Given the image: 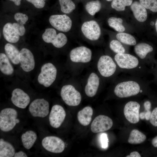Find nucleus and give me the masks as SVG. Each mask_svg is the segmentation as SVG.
I'll list each match as a JSON object with an SVG mask.
<instances>
[{"mask_svg":"<svg viewBox=\"0 0 157 157\" xmlns=\"http://www.w3.org/2000/svg\"><path fill=\"white\" fill-rule=\"evenodd\" d=\"M146 135L138 130L134 129L130 132L128 142L132 144H141L144 142L146 140Z\"/></svg>","mask_w":157,"mask_h":157,"instance_id":"bb28decb","label":"nucleus"},{"mask_svg":"<svg viewBox=\"0 0 157 157\" xmlns=\"http://www.w3.org/2000/svg\"><path fill=\"white\" fill-rule=\"evenodd\" d=\"M57 74V70L55 65L50 63H45L41 67L38 81L44 87H49L55 80Z\"/></svg>","mask_w":157,"mask_h":157,"instance_id":"20e7f679","label":"nucleus"},{"mask_svg":"<svg viewBox=\"0 0 157 157\" xmlns=\"http://www.w3.org/2000/svg\"><path fill=\"white\" fill-rule=\"evenodd\" d=\"M100 83V78L98 75L95 73H91L88 77L85 88L86 95L89 97L94 96L98 90Z\"/></svg>","mask_w":157,"mask_h":157,"instance_id":"6ab92c4d","label":"nucleus"},{"mask_svg":"<svg viewBox=\"0 0 157 157\" xmlns=\"http://www.w3.org/2000/svg\"><path fill=\"white\" fill-rule=\"evenodd\" d=\"M37 138L36 134L31 130L27 131L23 133L21 136L23 145L24 148L27 149H29L32 147Z\"/></svg>","mask_w":157,"mask_h":157,"instance_id":"393cba45","label":"nucleus"},{"mask_svg":"<svg viewBox=\"0 0 157 157\" xmlns=\"http://www.w3.org/2000/svg\"><path fill=\"white\" fill-rule=\"evenodd\" d=\"M49 21L53 27L60 31L68 32L72 27V20L66 14L52 15L49 17Z\"/></svg>","mask_w":157,"mask_h":157,"instance_id":"6e6552de","label":"nucleus"},{"mask_svg":"<svg viewBox=\"0 0 157 157\" xmlns=\"http://www.w3.org/2000/svg\"><path fill=\"white\" fill-rule=\"evenodd\" d=\"M155 26L156 32L157 33V19L156 20V22L155 24Z\"/></svg>","mask_w":157,"mask_h":157,"instance_id":"49530a36","label":"nucleus"},{"mask_svg":"<svg viewBox=\"0 0 157 157\" xmlns=\"http://www.w3.org/2000/svg\"><path fill=\"white\" fill-rule=\"evenodd\" d=\"M100 140L102 147L104 149L106 148L108 145V139L107 135L105 133L102 134L100 137Z\"/></svg>","mask_w":157,"mask_h":157,"instance_id":"58836bf2","label":"nucleus"},{"mask_svg":"<svg viewBox=\"0 0 157 157\" xmlns=\"http://www.w3.org/2000/svg\"><path fill=\"white\" fill-rule=\"evenodd\" d=\"M0 70L3 74L10 76L14 73V69L9 59L4 53L0 54Z\"/></svg>","mask_w":157,"mask_h":157,"instance_id":"b1692460","label":"nucleus"},{"mask_svg":"<svg viewBox=\"0 0 157 157\" xmlns=\"http://www.w3.org/2000/svg\"><path fill=\"white\" fill-rule=\"evenodd\" d=\"M150 122L154 126H157V107L155 108L151 113Z\"/></svg>","mask_w":157,"mask_h":157,"instance_id":"4c0bfd02","label":"nucleus"},{"mask_svg":"<svg viewBox=\"0 0 157 157\" xmlns=\"http://www.w3.org/2000/svg\"><path fill=\"white\" fill-rule=\"evenodd\" d=\"M13 2L17 6H19L20 5L21 0H9Z\"/></svg>","mask_w":157,"mask_h":157,"instance_id":"a18cd8bd","label":"nucleus"},{"mask_svg":"<svg viewBox=\"0 0 157 157\" xmlns=\"http://www.w3.org/2000/svg\"><path fill=\"white\" fill-rule=\"evenodd\" d=\"M139 2L146 8L153 12H157V0H139Z\"/></svg>","mask_w":157,"mask_h":157,"instance_id":"72a5a7b5","label":"nucleus"},{"mask_svg":"<svg viewBox=\"0 0 157 157\" xmlns=\"http://www.w3.org/2000/svg\"><path fill=\"white\" fill-rule=\"evenodd\" d=\"M101 4L99 0H94L88 2L85 4V8L86 11L90 15H94L100 11Z\"/></svg>","mask_w":157,"mask_h":157,"instance_id":"cd10ccee","label":"nucleus"},{"mask_svg":"<svg viewBox=\"0 0 157 157\" xmlns=\"http://www.w3.org/2000/svg\"><path fill=\"white\" fill-rule=\"evenodd\" d=\"M3 33L4 39L10 43H16L19 39V35L13 28V24L8 22L3 26Z\"/></svg>","mask_w":157,"mask_h":157,"instance_id":"412c9836","label":"nucleus"},{"mask_svg":"<svg viewBox=\"0 0 157 157\" xmlns=\"http://www.w3.org/2000/svg\"><path fill=\"white\" fill-rule=\"evenodd\" d=\"M148 86V82L144 78L130 75L121 76L115 80L113 92L118 98H128L144 93Z\"/></svg>","mask_w":157,"mask_h":157,"instance_id":"f257e3e1","label":"nucleus"},{"mask_svg":"<svg viewBox=\"0 0 157 157\" xmlns=\"http://www.w3.org/2000/svg\"><path fill=\"white\" fill-rule=\"evenodd\" d=\"M42 38L45 42L51 43L57 48L63 47L67 41V38L64 34L60 33L57 34L55 29L51 28L45 29L42 35Z\"/></svg>","mask_w":157,"mask_h":157,"instance_id":"0eeeda50","label":"nucleus"},{"mask_svg":"<svg viewBox=\"0 0 157 157\" xmlns=\"http://www.w3.org/2000/svg\"><path fill=\"white\" fill-rule=\"evenodd\" d=\"M113 124V120L110 117L105 115H99L92 122L91 130L94 133L103 132L110 129Z\"/></svg>","mask_w":157,"mask_h":157,"instance_id":"ddd939ff","label":"nucleus"},{"mask_svg":"<svg viewBox=\"0 0 157 157\" xmlns=\"http://www.w3.org/2000/svg\"><path fill=\"white\" fill-rule=\"evenodd\" d=\"M13 28L20 36H23L25 34L26 30L24 25L18 23H14L13 24Z\"/></svg>","mask_w":157,"mask_h":157,"instance_id":"c9c22d12","label":"nucleus"},{"mask_svg":"<svg viewBox=\"0 0 157 157\" xmlns=\"http://www.w3.org/2000/svg\"><path fill=\"white\" fill-rule=\"evenodd\" d=\"M15 150L13 145L2 138L0 139V157H14Z\"/></svg>","mask_w":157,"mask_h":157,"instance_id":"a878e982","label":"nucleus"},{"mask_svg":"<svg viewBox=\"0 0 157 157\" xmlns=\"http://www.w3.org/2000/svg\"><path fill=\"white\" fill-rule=\"evenodd\" d=\"M97 68L101 75L105 78L115 76L121 72L114 59L107 55L100 57L97 62Z\"/></svg>","mask_w":157,"mask_h":157,"instance_id":"7ed1b4c3","label":"nucleus"},{"mask_svg":"<svg viewBox=\"0 0 157 157\" xmlns=\"http://www.w3.org/2000/svg\"><path fill=\"white\" fill-rule=\"evenodd\" d=\"M151 143L154 147H157V136L152 139Z\"/></svg>","mask_w":157,"mask_h":157,"instance_id":"c03bdc74","label":"nucleus"},{"mask_svg":"<svg viewBox=\"0 0 157 157\" xmlns=\"http://www.w3.org/2000/svg\"><path fill=\"white\" fill-rule=\"evenodd\" d=\"M49 102L43 98L37 99L30 104L28 110L33 117L44 118L47 116L49 112Z\"/></svg>","mask_w":157,"mask_h":157,"instance_id":"1a4fd4ad","label":"nucleus"},{"mask_svg":"<svg viewBox=\"0 0 157 157\" xmlns=\"http://www.w3.org/2000/svg\"><path fill=\"white\" fill-rule=\"evenodd\" d=\"M134 50L138 57L146 65L152 63L148 57L154 50L151 45L146 43H140L135 45Z\"/></svg>","mask_w":157,"mask_h":157,"instance_id":"a211bd4d","label":"nucleus"},{"mask_svg":"<svg viewBox=\"0 0 157 157\" xmlns=\"http://www.w3.org/2000/svg\"><path fill=\"white\" fill-rule=\"evenodd\" d=\"M66 113L61 105L56 104L52 107L49 116L50 124L53 127H59L65 120Z\"/></svg>","mask_w":157,"mask_h":157,"instance_id":"dca6fc26","label":"nucleus"},{"mask_svg":"<svg viewBox=\"0 0 157 157\" xmlns=\"http://www.w3.org/2000/svg\"><path fill=\"white\" fill-rule=\"evenodd\" d=\"M61 11L66 14L72 12L76 6L72 0H58Z\"/></svg>","mask_w":157,"mask_h":157,"instance_id":"c756f323","label":"nucleus"},{"mask_svg":"<svg viewBox=\"0 0 157 157\" xmlns=\"http://www.w3.org/2000/svg\"><path fill=\"white\" fill-rule=\"evenodd\" d=\"M44 0V1H45V0Z\"/></svg>","mask_w":157,"mask_h":157,"instance_id":"8fccbe9b","label":"nucleus"},{"mask_svg":"<svg viewBox=\"0 0 157 157\" xmlns=\"http://www.w3.org/2000/svg\"><path fill=\"white\" fill-rule=\"evenodd\" d=\"M4 50L6 55L13 64L17 65L19 63L20 51L16 47L11 44L7 43L5 45Z\"/></svg>","mask_w":157,"mask_h":157,"instance_id":"5701e85b","label":"nucleus"},{"mask_svg":"<svg viewBox=\"0 0 157 157\" xmlns=\"http://www.w3.org/2000/svg\"><path fill=\"white\" fill-rule=\"evenodd\" d=\"M123 21L121 18L111 17L108 19V23L110 26L116 31L122 32L125 30V28L122 24Z\"/></svg>","mask_w":157,"mask_h":157,"instance_id":"7c9ffc66","label":"nucleus"},{"mask_svg":"<svg viewBox=\"0 0 157 157\" xmlns=\"http://www.w3.org/2000/svg\"><path fill=\"white\" fill-rule=\"evenodd\" d=\"M131 8L135 18L141 22L145 21L147 18V12L146 8L141 3L135 1L131 5Z\"/></svg>","mask_w":157,"mask_h":157,"instance_id":"aec40b11","label":"nucleus"},{"mask_svg":"<svg viewBox=\"0 0 157 157\" xmlns=\"http://www.w3.org/2000/svg\"><path fill=\"white\" fill-rule=\"evenodd\" d=\"M71 61L74 63H87L92 58V52L88 48L81 46L72 49L69 53Z\"/></svg>","mask_w":157,"mask_h":157,"instance_id":"f8f14e48","label":"nucleus"},{"mask_svg":"<svg viewBox=\"0 0 157 157\" xmlns=\"http://www.w3.org/2000/svg\"><path fill=\"white\" fill-rule=\"evenodd\" d=\"M17 111L12 108L2 109L0 113V129L4 132L12 130L17 124Z\"/></svg>","mask_w":157,"mask_h":157,"instance_id":"39448f33","label":"nucleus"},{"mask_svg":"<svg viewBox=\"0 0 157 157\" xmlns=\"http://www.w3.org/2000/svg\"><path fill=\"white\" fill-rule=\"evenodd\" d=\"M111 50L116 54L125 53L126 50L122 43L118 40H112L109 44Z\"/></svg>","mask_w":157,"mask_h":157,"instance_id":"473e14b6","label":"nucleus"},{"mask_svg":"<svg viewBox=\"0 0 157 157\" xmlns=\"http://www.w3.org/2000/svg\"><path fill=\"white\" fill-rule=\"evenodd\" d=\"M19 59L20 67L24 71L29 72L34 68L35 63L34 56L29 49L22 48L19 52Z\"/></svg>","mask_w":157,"mask_h":157,"instance_id":"2eb2a0df","label":"nucleus"},{"mask_svg":"<svg viewBox=\"0 0 157 157\" xmlns=\"http://www.w3.org/2000/svg\"><path fill=\"white\" fill-rule=\"evenodd\" d=\"M126 157H140L141 155L137 151H134L131 152L130 155L127 156Z\"/></svg>","mask_w":157,"mask_h":157,"instance_id":"37998d69","label":"nucleus"},{"mask_svg":"<svg viewBox=\"0 0 157 157\" xmlns=\"http://www.w3.org/2000/svg\"><path fill=\"white\" fill-rule=\"evenodd\" d=\"M106 0L108 1H112L113 0Z\"/></svg>","mask_w":157,"mask_h":157,"instance_id":"09e8293b","label":"nucleus"},{"mask_svg":"<svg viewBox=\"0 0 157 157\" xmlns=\"http://www.w3.org/2000/svg\"><path fill=\"white\" fill-rule=\"evenodd\" d=\"M114 59L121 72L144 78L149 73L146 65L138 57L128 53L116 54Z\"/></svg>","mask_w":157,"mask_h":157,"instance_id":"f03ea898","label":"nucleus"},{"mask_svg":"<svg viewBox=\"0 0 157 157\" xmlns=\"http://www.w3.org/2000/svg\"><path fill=\"white\" fill-rule=\"evenodd\" d=\"M93 114V110L91 107H85L78 113L77 117L78 122L83 126L88 125L91 121Z\"/></svg>","mask_w":157,"mask_h":157,"instance_id":"4be33fe9","label":"nucleus"},{"mask_svg":"<svg viewBox=\"0 0 157 157\" xmlns=\"http://www.w3.org/2000/svg\"><path fill=\"white\" fill-rule=\"evenodd\" d=\"M60 94L63 101L69 106H77L81 101L80 93L72 85L63 86L61 88Z\"/></svg>","mask_w":157,"mask_h":157,"instance_id":"423d86ee","label":"nucleus"},{"mask_svg":"<svg viewBox=\"0 0 157 157\" xmlns=\"http://www.w3.org/2000/svg\"><path fill=\"white\" fill-rule=\"evenodd\" d=\"M14 157H28L26 154L22 151H20L18 152L15 153Z\"/></svg>","mask_w":157,"mask_h":157,"instance_id":"79ce46f5","label":"nucleus"},{"mask_svg":"<svg viewBox=\"0 0 157 157\" xmlns=\"http://www.w3.org/2000/svg\"><path fill=\"white\" fill-rule=\"evenodd\" d=\"M151 112L150 110H146L139 113V117L141 119H145L147 120H149Z\"/></svg>","mask_w":157,"mask_h":157,"instance_id":"ea45409f","label":"nucleus"},{"mask_svg":"<svg viewBox=\"0 0 157 157\" xmlns=\"http://www.w3.org/2000/svg\"><path fill=\"white\" fill-rule=\"evenodd\" d=\"M155 76H156V78H157V70H156V71H155Z\"/></svg>","mask_w":157,"mask_h":157,"instance_id":"de8ad7c7","label":"nucleus"},{"mask_svg":"<svg viewBox=\"0 0 157 157\" xmlns=\"http://www.w3.org/2000/svg\"><path fill=\"white\" fill-rule=\"evenodd\" d=\"M43 147L47 151L54 153L63 152L65 148L64 141L55 136H48L44 138L42 141Z\"/></svg>","mask_w":157,"mask_h":157,"instance_id":"9b49d317","label":"nucleus"},{"mask_svg":"<svg viewBox=\"0 0 157 157\" xmlns=\"http://www.w3.org/2000/svg\"><path fill=\"white\" fill-rule=\"evenodd\" d=\"M116 37L118 40L123 44L129 45L133 46L136 44V41L132 35L124 33H119Z\"/></svg>","mask_w":157,"mask_h":157,"instance_id":"c85d7f7f","label":"nucleus"},{"mask_svg":"<svg viewBox=\"0 0 157 157\" xmlns=\"http://www.w3.org/2000/svg\"><path fill=\"white\" fill-rule=\"evenodd\" d=\"M140 106L139 103L133 101H129L125 104L124 108V114L130 122L136 124L139 122Z\"/></svg>","mask_w":157,"mask_h":157,"instance_id":"4468645a","label":"nucleus"},{"mask_svg":"<svg viewBox=\"0 0 157 157\" xmlns=\"http://www.w3.org/2000/svg\"><path fill=\"white\" fill-rule=\"evenodd\" d=\"M32 3L35 8L41 9L45 6V3L43 0H26Z\"/></svg>","mask_w":157,"mask_h":157,"instance_id":"e433bc0d","label":"nucleus"},{"mask_svg":"<svg viewBox=\"0 0 157 157\" xmlns=\"http://www.w3.org/2000/svg\"><path fill=\"white\" fill-rule=\"evenodd\" d=\"M81 30L84 36L90 40H98L101 35L100 26L97 22L94 20L84 22L81 26Z\"/></svg>","mask_w":157,"mask_h":157,"instance_id":"9d476101","label":"nucleus"},{"mask_svg":"<svg viewBox=\"0 0 157 157\" xmlns=\"http://www.w3.org/2000/svg\"><path fill=\"white\" fill-rule=\"evenodd\" d=\"M143 106L145 110H150L151 108V103L150 101L149 100L145 101L144 103Z\"/></svg>","mask_w":157,"mask_h":157,"instance_id":"a19ab883","label":"nucleus"},{"mask_svg":"<svg viewBox=\"0 0 157 157\" xmlns=\"http://www.w3.org/2000/svg\"><path fill=\"white\" fill-rule=\"evenodd\" d=\"M11 100L17 107L24 109L29 104L30 98L28 94L22 90L16 88L12 92Z\"/></svg>","mask_w":157,"mask_h":157,"instance_id":"f3484780","label":"nucleus"},{"mask_svg":"<svg viewBox=\"0 0 157 157\" xmlns=\"http://www.w3.org/2000/svg\"><path fill=\"white\" fill-rule=\"evenodd\" d=\"M133 0H113L111 4V7L118 11H124L125 7L131 6Z\"/></svg>","mask_w":157,"mask_h":157,"instance_id":"2f4dec72","label":"nucleus"},{"mask_svg":"<svg viewBox=\"0 0 157 157\" xmlns=\"http://www.w3.org/2000/svg\"><path fill=\"white\" fill-rule=\"evenodd\" d=\"M14 18L17 23L22 25L25 24L28 20V17L27 15L21 13H16Z\"/></svg>","mask_w":157,"mask_h":157,"instance_id":"f704fd0d","label":"nucleus"}]
</instances>
